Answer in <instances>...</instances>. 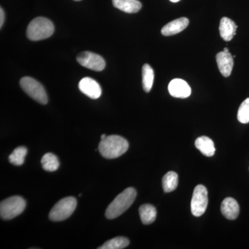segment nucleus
I'll list each match as a JSON object with an SVG mask.
<instances>
[{
	"instance_id": "18",
	"label": "nucleus",
	"mask_w": 249,
	"mask_h": 249,
	"mask_svg": "<svg viewBox=\"0 0 249 249\" xmlns=\"http://www.w3.org/2000/svg\"><path fill=\"white\" fill-rule=\"evenodd\" d=\"M142 88L145 92H150L154 83L155 73L153 69L148 64H145L142 69Z\"/></svg>"
},
{
	"instance_id": "9",
	"label": "nucleus",
	"mask_w": 249,
	"mask_h": 249,
	"mask_svg": "<svg viewBox=\"0 0 249 249\" xmlns=\"http://www.w3.org/2000/svg\"><path fill=\"white\" fill-rule=\"evenodd\" d=\"M78 88L82 93L92 99H97L102 94L101 86L93 78L86 77L80 80Z\"/></svg>"
},
{
	"instance_id": "24",
	"label": "nucleus",
	"mask_w": 249,
	"mask_h": 249,
	"mask_svg": "<svg viewBox=\"0 0 249 249\" xmlns=\"http://www.w3.org/2000/svg\"><path fill=\"white\" fill-rule=\"evenodd\" d=\"M4 12L3 11L2 8L0 9V27H2L3 24L4 23Z\"/></svg>"
},
{
	"instance_id": "23",
	"label": "nucleus",
	"mask_w": 249,
	"mask_h": 249,
	"mask_svg": "<svg viewBox=\"0 0 249 249\" xmlns=\"http://www.w3.org/2000/svg\"><path fill=\"white\" fill-rule=\"evenodd\" d=\"M237 119L241 124L249 123V98L242 103L237 112Z\"/></svg>"
},
{
	"instance_id": "21",
	"label": "nucleus",
	"mask_w": 249,
	"mask_h": 249,
	"mask_svg": "<svg viewBox=\"0 0 249 249\" xmlns=\"http://www.w3.org/2000/svg\"><path fill=\"white\" fill-rule=\"evenodd\" d=\"M128 239L124 237H117L107 241L98 249H122L129 245Z\"/></svg>"
},
{
	"instance_id": "15",
	"label": "nucleus",
	"mask_w": 249,
	"mask_h": 249,
	"mask_svg": "<svg viewBox=\"0 0 249 249\" xmlns=\"http://www.w3.org/2000/svg\"><path fill=\"white\" fill-rule=\"evenodd\" d=\"M113 5L116 9L127 14H136L142 8V4L138 0H112Z\"/></svg>"
},
{
	"instance_id": "25",
	"label": "nucleus",
	"mask_w": 249,
	"mask_h": 249,
	"mask_svg": "<svg viewBox=\"0 0 249 249\" xmlns=\"http://www.w3.org/2000/svg\"><path fill=\"white\" fill-rule=\"evenodd\" d=\"M106 137H107V136H106V134H102V135H101V139H104Z\"/></svg>"
},
{
	"instance_id": "12",
	"label": "nucleus",
	"mask_w": 249,
	"mask_h": 249,
	"mask_svg": "<svg viewBox=\"0 0 249 249\" xmlns=\"http://www.w3.org/2000/svg\"><path fill=\"white\" fill-rule=\"evenodd\" d=\"M189 24V20L186 18H180L172 21L161 29L162 35L164 36H171L176 35L178 33L184 30Z\"/></svg>"
},
{
	"instance_id": "16",
	"label": "nucleus",
	"mask_w": 249,
	"mask_h": 249,
	"mask_svg": "<svg viewBox=\"0 0 249 249\" xmlns=\"http://www.w3.org/2000/svg\"><path fill=\"white\" fill-rule=\"evenodd\" d=\"M196 147L201 152L202 155L206 157H213L215 152V147H214L213 142L209 137H205V136H202L196 139Z\"/></svg>"
},
{
	"instance_id": "14",
	"label": "nucleus",
	"mask_w": 249,
	"mask_h": 249,
	"mask_svg": "<svg viewBox=\"0 0 249 249\" xmlns=\"http://www.w3.org/2000/svg\"><path fill=\"white\" fill-rule=\"evenodd\" d=\"M237 26L230 18H222L219 24V33L223 40L231 41L235 36Z\"/></svg>"
},
{
	"instance_id": "5",
	"label": "nucleus",
	"mask_w": 249,
	"mask_h": 249,
	"mask_svg": "<svg viewBox=\"0 0 249 249\" xmlns=\"http://www.w3.org/2000/svg\"><path fill=\"white\" fill-rule=\"evenodd\" d=\"M76 199L73 196H67L59 201L52 208L49 217L53 222H60L70 217L76 208Z\"/></svg>"
},
{
	"instance_id": "26",
	"label": "nucleus",
	"mask_w": 249,
	"mask_h": 249,
	"mask_svg": "<svg viewBox=\"0 0 249 249\" xmlns=\"http://www.w3.org/2000/svg\"><path fill=\"white\" fill-rule=\"evenodd\" d=\"M224 52H226V53H229V49H228V48H224Z\"/></svg>"
},
{
	"instance_id": "10",
	"label": "nucleus",
	"mask_w": 249,
	"mask_h": 249,
	"mask_svg": "<svg viewBox=\"0 0 249 249\" xmlns=\"http://www.w3.org/2000/svg\"><path fill=\"white\" fill-rule=\"evenodd\" d=\"M170 94L175 98H186L191 94V88L185 80L175 78L168 85Z\"/></svg>"
},
{
	"instance_id": "22",
	"label": "nucleus",
	"mask_w": 249,
	"mask_h": 249,
	"mask_svg": "<svg viewBox=\"0 0 249 249\" xmlns=\"http://www.w3.org/2000/svg\"><path fill=\"white\" fill-rule=\"evenodd\" d=\"M27 154V147H18L10 155L9 160L10 163L15 165H21L24 163L26 155Z\"/></svg>"
},
{
	"instance_id": "28",
	"label": "nucleus",
	"mask_w": 249,
	"mask_h": 249,
	"mask_svg": "<svg viewBox=\"0 0 249 249\" xmlns=\"http://www.w3.org/2000/svg\"><path fill=\"white\" fill-rule=\"evenodd\" d=\"M74 1H81V0H74Z\"/></svg>"
},
{
	"instance_id": "27",
	"label": "nucleus",
	"mask_w": 249,
	"mask_h": 249,
	"mask_svg": "<svg viewBox=\"0 0 249 249\" xmlns=\"http://www.w3.org/2000/svg\"><path fill=\"white\" fill-rule=\"evenodd\" d=\"M170 1H172V2L176 3L178 2V1H179L180 0H170Z\"/></svg>"
},
{
	"instance_id": "8",
	"label": "nucleus",
	"mask_w": 249,
	"mask_h": 249,
	"mask_svg": "<svg viewBox=\"0 0 249 249\" xmlns=\"http://www.w3.org/2000/svg\"><path fill=\"white\" fill-rule=\"evenodd\" d=\"M76 60L81 66L93 71H101L106 67V61L103 57L93 52H82L78 54Z\"/></svg>"
},
{
	"instance_id": "11",
	"label": "nucleus",
	"mask_w": 249,
	"mask_h": 249,
	"mask_svg": "<svg viewBox=\"0 0 249 249\" xmlns=\"http://www.w3.org/2000/svg\"><path fill=\"white\" fill-rule=\"evenodd\" d=\"M218 69L224 77L230 76L233 67V56L230 53H226L224 51L216 55Z\"/></svg>"
},
{
	"instance_id": "6",
	"label": "nucleus",
	"mask_w": 249,
	"mask_h": 249,
	"mask_svg": "<svg viewBox=\"0 0 249 249\" xmlns=\"http://www.w3.org/2000/svg\"><path fill=\"white\" fill-rule=\"evenodd\" d=\"M21 88L28 96L40 104L48 103V97L44 87L38 81L31 77H23L19 81Z\"/></svg>"
},
{
	"instance_id": "20",
	"label": "nucleus",
	"mask_w": 249,
	"mask_h": 249,
	"mask_svg": "<svg viewBox=\"0 0 249 249\" xmlns=\"http://www.w3.org/2000/svg\"><path fill=\"white\" fill-rule=\"evenodd\" d=\"M41 163L43 169L48 172L55 171L60 166L58 157L52 153L45 154L41 160Z\"/></svg>"
},
{
	"instance_id": "13",
	"label": "nucleus",
	"mask_w": 249,
	"mask_h": 249,
	"mask_svg": "<svg viewBox=\"0 0 249 249\" xmlns=\"http://www.w3.org/2000/svg\"><path fill=\"white\" fill-rule=\"evenodd\" d=\"M221 211L223 215L227 219L234 220L237 219L240 213V206L235 199L227 197L222 201L221 205Z\"/></svg>"
},
{
	"instance_id": "3",
	"label": "nucleus",
	"mask_w": 249,
	"mask_h": 249,
	"mask_svg": "<svg viewBox=\"0 0 249 249\" xmlns=\"http://www.w3.org/2000/svg\"><path fill=\"white\" fill-rule=\"evenodd\" d=\"M54 33V26L52 21L43 17L33 19L27 29V36L31 41H40L49 38Z\"/></svg>"
},
{
	"instance_id": "17",
	"label": "nucleus",
	"mask_w": 249,
	"mask_h": 249,
	"mask_svg": "<svg viewBox=\"0 0 249 249\" xmlns=\"http://www.w3.org/2000/svg\"><path fill=\"white\" fill-rule=\"evenodd\" d=\"M139 214L142 222L145 225H148L155 222L157 217V210L152 205L143 204L139 208Z\"/></svg>"
},
{
	"instance_id": "2",
	"label": "nucleus",
	"mask_w": 249,
	"mask_h": 249,
	"mask_svg": "<svg viewBox=\"0 0 249 249\" xmlns=\"http://www.w3.org/2000/svg\"><path fill=\"white\" fill-rule=\"evenodd\" d=\"M136 197L137 191L134 188L124 190L108 206L106 211V217L113 219L119 217L133 204Z\"/></svg>"
},
{
	"instance_id": "1",
	"label": "nucleus",
	"mask_w": 249,
	"mask_h": 249,
	"mask_svg": "<svg viewBox=\"0 0 249 249\" xmlns=\"http://www.w3.org/2000/svg\"><path fill=\"white\" fill-rule=\"evenodd\" d=\"M128 148L127 141L119 135L107 136L104 139H101L98 145V151L104 158L108 160L121 157Z\"/></svg>"
},
{
	"instance_id": "7",
	"label": "nucleus",
	"mask_w": 249,
	"mask_h": 249,
	"mask_svg": "<svg viewBox=\"0 0 249 249\" xmlns=\"http://www.w3.org/2000/svg\"><path fill=\"white\" fill-rule=\"evenodd\" d=\"M209 204L207 188L198 185L193 192L191 200V212L196 217H200L206 212Z\"/></svg>"
},
{
	"instance_id": "4",
	"label": "nucleus",
	"mask_w": 249,
	"mask_h": 249,
	"mask_svg": "<svg viewBox=\"0 0 249 249\" xmlns=\"http://www.w3.org/2000/svg\"><path fill=\"white\" fill-rule=\"evenodd\" d=\"M26 207V201L20 196H13L0 204V216L4 220L14 219L22 213Z\"/></svg>"
},
{
	"instance_id": "19",
	"label": "nucleus",
	"mask_w": 249,
	"mask_h": 249,
	"mask_svg": "<svg viewBox=\"0 0 249 249\" xmlns=\"http://www.w3.org/2000/svg\"><path fill=\"white\" fill-rule=\"evenodd\" d=\"M178 175L175 172H168L163 176L162 179L163 191L165 193H170L176 189L178 186Z\"/></svg>"
}]
</instances>
